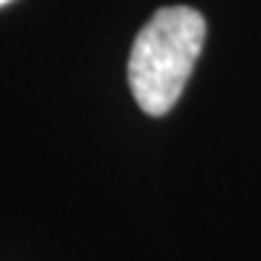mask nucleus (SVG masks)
<instances>
[{"label": "nucleus", "instance_id": "obj_1", "mask_svg": "<svg viewBox=\"0 0 261 261\" xmlns=\"http://www.w3.org/2000/svg\"><path fill=\"white\" fill-rule=\"evenodd\" d=\"M206 38V20L192 6H166L140 29L128 58L130 93L148 116L177 105Z\"/></svg>", "mask_w": 261, "mask_h": 261}, {"label": "nucleus", "instance_id": "obj_2", "mask_svg": "<svg viewBox=\"0 0 261 261\" xmlns=\"http://www.w3.org/2000/svg\"><path fill=\"white\" fill-rule=\"evenodd\" d=\"M12 0H0V9H3V6H9Z\"/></svg>", "mask_w": 261, "mask_h": 261}]
</instances>
